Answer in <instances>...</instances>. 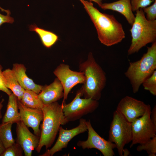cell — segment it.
<instances>
[{
    "label": "cell",
    "mask_w": 156,
    "mask_h": 156,
    "mask_svg": "<svg viewBox=\"0 0 156 156\" xmlns=\"http://www.w3.org/2000/svg\"><path fill=\"white\" fill-rule=\"evenodd\" d=\"M79 1L93 23L101 43L107 47L111 46L120 42L125 38L122 25L113 15L101 12L91 1Z\"/></svg>",
    "instance_id": "1"
},
{
    "label": "cell",
    "mask_w": 156,
    "mask_h": 156,
    "mask_svg": "<svg viewBox=\"0 0 156 156\" xmlns=\"http://www.w3.org/2000/svg\"><path fill=\"white\" fill-rule=\"evenodd\" d=\"M43 114L39 144L36 149L39 153L45 146L47 149L53 143L61 125L68 121L64 116L61 105L57 102L44 105L42 109Z\"/></svg>",
    "instance_id": "2"
},
{
    "label": "cell",
    "mask_w": 156,
    "mask_h": 156,
    "mask_svg": "<svg viewBox=\"0 0 156 156\" xmlns=\"http://www.w3.org/2000/svg\"><path fill=\"white\" fill-rule=\"evenodd\" d=\"M79 68L85 77V81L80 89L82 96L85 98L98 101L106 85L105 73L96 62L91 52L89 53L86 60L79 63Z\"/></svg>",
    "instance_id": "3"
},
{
    "label": "cell",
    "mask_w": 156,
    "mask_h": 156,
    "mask_svg": "<svg viewBox=\"0 0 156 156\" xmlns=\"http://www.w3.org/2000/svg\"><path fill=\"white\" fill-rule=\"evenodd\" d=\"M134 22L130 30L132 37L128 55L138 52L147 44L156 42V20L147 19L142 8L136 11Z\"/></svg>",
    "instance_id": "4"
},
{
    "label": "cell",
    "mask_w": 156,
    "mask_h": 156,
    "mask_svg": "<svg viewBox=\"0 0 156 156\" xmlns=\"http://www.w3.org/2000/svg\"><path fill=\"white\" fill-rule=\"evenodd\" d=\"M147 49V52L140 60L129 62V67L125 73L130 81L134 93L138 92L143 82L156 69V42Z\"/></svg>",
    "instance_id": "5"
},
{
    "label": "cell",
    "mask_w": 156,
    "mask_h": 156,
    "mask_svg": "<svg viewBox=\"0 0 156 156\" xmlns=\"http://www.w3.org/2000/svg\"><path fill=\"white\" fill-rule=\"evenodd\" d=\"M132 139L131 123L116 110L110 124L108 140L116 145L119 155L123 156L129 154L124 147L131 142Z\"/></svg>",
    "instance_id": "6"
},
{
    "label": "cell",
    "mask_w": 156,
    "mask_h": 156,
    "mask_svg": "<svg viewBox=\"0 0 156 156\" xmlns=\"http://www.w3.org/2000/svg\"><path fill=\"white\" fill-rule=\"evenodd\" d=\"M82 96L80 89L70 103L66 104L64 101L61 104L64 116L68 122L81 118L83 116L93 112L98 107V101L91 98L82 99Z\"/></svg>",
    "instance_id": "7"
},
{
    "label": "cell",
    "mask_w": 156,
    "mask_h": 156,
    "mask_svg": "<svg viewBox=\"0 0 156 156\" xmlns=\"http://www.w3.org/2000/svg\"><path fill=\"white\" fill-rule=\"evenodd\" d=\"M151 107L148 104L144 114L131 122L132 139L130 147L143 144L156 136V126L150 118Z\"/></svg>",
    "instance_id": "8"
},
{
    "label": "cell",
    "mask_w": 156,
    "mask_h": 156,
    "mask_svg": "<svg viewBox=\"0 0 156 156\" xmlns=\"http://www.w3.org/2000/svg\"><path fill=\"white\" fill-rule=\"evenodd\" d=\"M88 136L85 141H79L77 146L83 149L95 148L100 151L104 156L115 155L114 149L116 148V145L101 137L93 128L90 120L86 121Z\"/></svg>",
    "instance_id": "9"
},
{
    "label": "cell",
    "mask_w": 156,
    "mask_h": 156,
    "mask_svg": "<svg viewBox=\"0 0 156 156\" xmlns=\"http://www.w3.org/2000/svg\"><path fill=\"white\" fill-rule=\"evenodd\" d=\"M53 73L63 88L64 96L62 103L67 100L74 87L79 84H83L85 80V76L82 72L73 70L68 65L64 63L59 64L54 71Z\"/></svg>",
    "instance_id": "10"
},
{
    "label": "cell",
    "mask_w": 156,
    "mask_h": 156,
    "mask_svg": "<svg viewBox=\"0 0 156 156\" xmlns=\"http://www.w3.org/2000/svg\"><path fill=\"white\" fill-rule=\"evenodd\" d=\"M79 124L77 127L67 130L63 129L61 126L59 131V136L54 145L50 149H47L40 156H52L56 153L67 147L69 142L75 137L87 131L86 120L79 119Z\"/></svg>",
    "instance_id": "11"
},
{
    "label": "cell",
    "mask_w": 156,
    "mask_h": 156,
    "mask_svg": "<svg viewBox=\"0 0 156 156\" xmlns=\"http://www.w3.org/2000/svg\"><path fill=\"white\" fill-rule=\"evenodd\" d=\"M148 104L131 96L122 98L117 105L116 109L129 122L142 116L145 113Z\"/></svg>",
    "instance_id": "12"
},
{
    "label": "cell",
    "mask_w": 156,
    "mask_h": 156,
    "mask_svg": "<svg viewBox=\"0 0 156 156\" xmlns=\"http://www.w3.org/2000/svg\"><path fill=\"white\" fill-rule=\"evenodd\" d=\"M16 124V142L22 148L25 156H31L38 145L40 136L31 133L21 121Z\"/></svg>",
    "instance_id": "13"
},
{
    "label": "cell",
    "mask_w": 156,
    "mask_h": 156,
    "mask_svg": "<svg viewBox=\"0 0 156 156\" xmlns=\"http://www.w3.org/2000/svg\"><path fill=\"white\" fill-rule=\"evenodd\" d=\"M18 104L21 121L27 127L31 128L35 134L40 136L39 126L43 118L42 109L27 107L18 100Z\"/></svg>",
    "instance_id": "14"
},
{
    "label": "cell",
    "mask_w": 156,
    "mask_h": 156,
    "mask_svg": "<svg viewBox=\"0 0 156 156\" xmlns=\"http://www.w3.org/2000/svg\"><path fill=\"white\" fill-rule=\"evenodd\" d=\"M38 96L44 105L57 102L64 97L63 86L60 80L56 77L49 85L43 86Z\"/></svg>",
    "instance_id": "15"
},
{
    "label": "cell",
    "mask_w": 156,
    "mask_h": 156,
    "mask_svg": "<svg viewBox=\"0 0 156 156\" xmlns=\"http://www.w3.org/2000/svg\"><path fill=\"white\" fill-rule=\"evenodd\" d=\"M26 69L24 64L18 63L14 64L12 69L22 87L25 90H31L38 94L41 92L43 86L35 83L29 77L26 73Z\"/></svg>",
    "instance_id": "16"
},
{
    "label": "cell",
    "mask_w": 156,
    "mask_h": 156,
    "mask_svg": "<svg viewBox=\"0 0 156 156\" xmlns=\"http://www.w3.org/2000/svg\"><path fill=\"white\" fill-rule=\"evenodd\" d=\"M131 0H119L111 3H102L100 7L104 10H109L121 13L125 17L129 23L132 25L135 16L132 10Z\"/></svg>",
    "instance_id": "17"
},
{
    "label": "cell",
    "mask_w": 156,
    "mask_h": 156,
    "mask_svg": "<svg viewBox=\"0 0 156 156\" xmlns=\"http://www.w3.org/2000/svg\"><path fill=\"white\" fill-rule=\"evenodd\" d=\"M3 79L5 86L20 100L25 90L20 85L16 76L12 70L7 68L2 72Z\"/></svg>",
    "instance_id": "18"
},
{
    "label": "cell",
    "mask_w": 156,
    "mask_h": 156,
    "mask_svg": "<svg viewBox=\"0 0 156 156\" xmlns=\"http://www.w3.org/2000/svg\"><path fill=\"white\" fill-rule=\"evenodd\" d=\"M18 100L17 97L13 93L8 96L7 109L2 122H11L17 123L21 121Z\"/></svg>",
    "instance_id": "19"
},
{
    "label": "cell",
    "mask_w": 156,
    "mask_h": 156,
    "mask_svg": "<svg viewBox=\"0 0 156 156\" xmlns=\"http://www.w3.org/2000/svg\"><path fill=\"white\" fill-rule=\"evenodd\" d=\"M30 31L35 32L39 36L43 45L49 48L57 41L58 36L53 32L40 28L34 24L29 25Z\"/></svg>",
    "instance_id": "20"
},
{
    "label": "cell",
    "mask_w": 156,
    "mask_h": 156,
    "mask_svg": "<svg viewBox=\"0 0 156 156\" xmlns=\"http://www.w3.org/2000/svg\"><path fill=\"white\" fill-rule=\"evenodd\" d=\"M38 95V94L32 91L25 90L20 101L27 107L42 109L44 104L39 98Z\"/></svg>",
    "instance_id": "21"
},
{
    "label": "cell",
    "mask_w": 156,
    "mask_h": 156,
    "mask_svg": "<svg viewBox=\"0 0 156 156\" xmlns=\"http://www.w3.org/2000/svg\"><path fill=\"white\" fill-rule=\"evenodd\" d=\"M13 124L9 122H2L0 124V140L5 149L15 142L16 140L13 138L11 131Z\"/></svg>",
    "instance_id": "22"
},
{
    "label": "cell",
    "mask_w": 156,
    "mask_h": 156,
    "mask_svg": "<svg viewBox=\"0 0 156 156\" xmlns=\"http://www.w3.org/2000/svg\"><path fill=\"white\" fill-rule=\"evenodd\" d=\"M137 151H146L149 156H155L156 154V136L146 142L139 144L136 148Z\"/></svg>",
    "instance_id": "23"
},
{
    "label": "cell",
    "mask_w": 156,
    "mask_h": 156,
    "mask_svg": "<svg viewBox=\"0 0 156 156\" xmlns=\"http://www.w3.org/2000/svg\"><path fill=\"white\" fill-rule=\"evenodd\" d=\"M145 90L148 91L154 96L156 95V70L142 83Z\"/></svg>",
    "instance_id": "24"
},
{
    "label": "cell",
    "mask_w": 156,
    "mask_h": 156,
    "mask_svg": "<svg viewBox=\"0 0 156 156\" xmlns=\"http://www.w3.org/2000/svg\"><path fill=\"white\" fill-rule=\"evenodd\" d=\"M23 152L21 146L16 142L6 148L1 156H22Z\"/></svg>",
    "instance_id": "25"
},
{
    "label": "cell",
    "mask_w": 156,
    "mask_h": 156,
    "mask_svg": "<svg viewBox=\"0 0 156 156\" xmlns=\"http://www.w3.org/2000/svg\"><path fill=\"white\" fill-rule=\"evenodd\" d=\"M154 0H131L133 12H135L140 8H143L150 5Z\"/></svg>",
    "instance_id": "26"
},
{
    "label": "cell",
    "mask_w": 156,
    "mask_h": 156,
    "mask_svg": "<svg viewBox=\"0 0 156 156\" xmlns=\"http://www.w3.org/2000/svg\"><path fill=\"white\" fill-rule=\"evenodd\" d=\"M151 6L142 8L145 13L146 14V18L148 20L153 21L156 18V0Z\"/></svg>",
    "instance_id": "27"
},
{
    "label": "cell",
    "mask_w": 156,
    "mask_h": 156,
    "mask_svg": "<svg viewBox=\"0 0 156 156\" xmlns=\"http://www.w3.org/2000/svg\"><path fill=\"white\" fill-rule=\"evenodd\" d=\"M2 67L0 64V91L6 93L8 96L11 94L12 92L5 86L3 79L2 69Z\"/></svg>",
    "instance_id": "28"
},
{
    "label": "cell",
    "mask_w": 156,
    "mask_h": 156,
    "mask_svg": "<svg viewBox=\"0 0 156 156\" xmlns=\"http://www.w3.org/2000/svg\"><path fill=\"white\" fill-rule=\"evenodd\" d=\"M10 12L9 10L7 13V15H4L0 13V27L3 23H7L12 24L14 21L13 18L10 16Z\"/></svg>",
    "instance_id": "29"
},
{
    "label": "cell",
    "mask_w": 156,
    "mask_h": 156,
    "mask_svg": "<svg viewBox=\"0 0 156 156\" xmlns=\"http://www.w3.org/2000/svg\"><path fill=\"white\" fill-rule=\"evenodd\" d=\"M150 118L151 121L154 125L156 126V106L155 105L151 111Z\"/></svg>",
    "instance_id": "30"
},
{
    "label": "cell",
    "mask_w": 156,
    "mask_h": 156,
    "mask_svg": "<svg viewBox=\"0 0 156 156\" xmlns=\"http://www.w3.org/2000/svg\"><path fill=\"white\" fill-rule=\"evenodd\" d=\"M5 149L4 145L0 140V156H1Z\"/></svg>",
    "instance_id": "31"
},
{
    "label": "cell",
    "mask_w": 156,
    "mask_h": 156,
    "mask_svg": "<svg viewBox=\"0 0 156 156\" xmlns=\"http://www.w3.org/2000/svg\"><path fill=\"white\" fill-rule=\"evenodd\" d=\"M4 101V99H2L0 102V119L2 118V116L1 113V110L3 107V103Z\"/></svg>",
    "instance_id": "32"
},
{
    "label": "cell",
    "mask_w": 156,
    "mask_h": 156,
    "mask_svg": "<svg viewBox=\"0 0 156 156\" xmlns=\"http://www.w3.org/2000/svg\"><path fill=\"white\" fill-rule=\"evenodd\" d=\"M91 1H93L97 4L99 5V6L100 7L101 4H102V0H89Z\"/></svg>",
    "instance_id": "33"
}]
</instances>
